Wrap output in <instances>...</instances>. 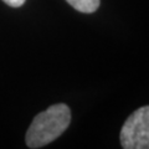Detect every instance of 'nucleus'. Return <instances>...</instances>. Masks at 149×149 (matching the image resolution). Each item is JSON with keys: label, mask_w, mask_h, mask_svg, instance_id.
Listing matches in <instances>:
<instances>
[{"label": "nucleus", "mask_w": 149, "mask_h": 149, "mask_svg": "<svg viewBox=\"0 0 149 149\" xmlns=\"http://www.w3.org/2000/svg\"><path fill=\"white\" fill-rule=\"evenodd\" d=\"M4 3H6L9 6H13V8H19L21 5H24L26 0H3Z\"/></svg>", "instance_id": "nucleus-4"}, {"label": "nucleus", "mask_w": 149, "mask_h": 149, "mask_svg": "<svg viewBox=\"0 0 149 149\" xmlns=\"http://www.w3.org/2000/svg\"><path fill=\"white\" fill-rule=\"evenodd\" d=\"M71 122V111L63 104H54L36 116L26 133V146L36 149L47 146L67 129Z\"/></svg>", "instance_id": "nucleus-1"}, {"label": "nucleus", "mask_w": 149, "mask_h": 149, "mask_svg": "<svg viewBox=\"0 0 149 149\" xmlns=\"http://www.w3.org/2000/svg\"><path fill=\"white\" fill-rule=\"evenodd\" d=\"M119 138L124 149H149V106L141 107L129 116Z\"/></svg>", "instance_id": "nucleus-2"}, {"label": "nucleus", "mask_w": 149, "mask_h": 149, "mask_svg": "<svg viewBox=\"0 0 149 149\" xmlns=\"http://www.w3.org/2000/svg\"><path fill=\"white\" fill-rule=\"evenodd\" d=\"M73 9L80 13H95L100 6V0H66Z\"/></svg>", "instance_id": "nucleus-3"}]
</instances>
